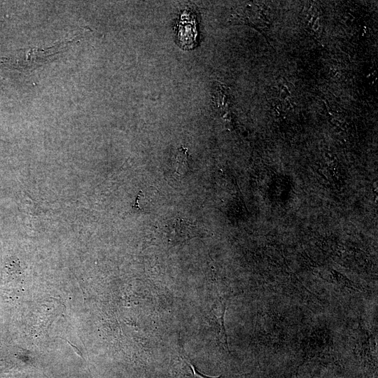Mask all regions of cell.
I'll return each mask as SVG.
<instances>
[{"label":"cell","mask_w":378,"mask_h":378,"mask_svg":"<svg viewBox=\"0 0 378 378\" xmlns=\"http://www.w3.org/2000/svg\"><path fill=\"white\" fill-rule=\"evenodd\" d=\"M218 377H209L201 374L185 356L178 358L173 366L171 378H222Z\"/></svg>","instance_id":"7a4b0ae2"},{"label":"cell","mask_w":378,"mask_h":378,"mask_svg":"<svg viewBox=\"0 0 378 378\" xmlns=\"http://www.w3.org/2000/svg\"><path fill=\"white\" fill-rule=\"evenodd\" d=\"M189 155L186 148H178L176 159V172L179 175H185L189 171Z\"/></svg>","instance_id":"3957f363"},{"label":"cell","mask_w":378,"mask_h":378,"mask_svg":"<svg viewBox=\"0 0 378 378\" xmlns=\"http://www.w3.org/2000/svg\"><path fill=\"white\" fill-rule=\"evenodd\" d=\"M168 238L173 242L185 241L200 236V230L195 224L183 218H176L166 225Z\"/></svg>","instance_id":"6da1fadb"}]
</instances>
